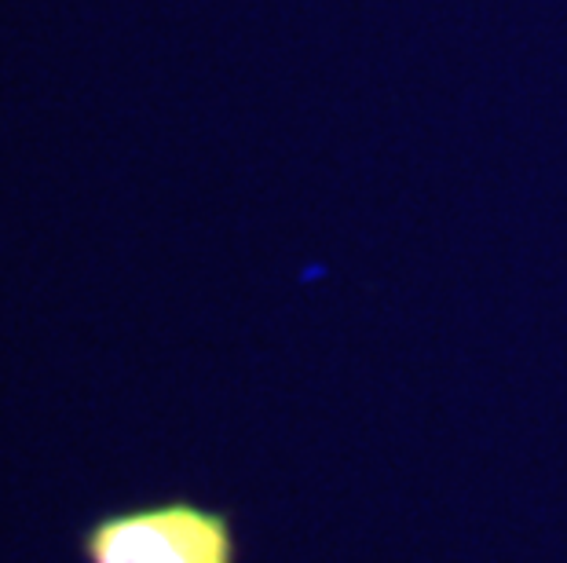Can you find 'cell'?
Here are the masks:
<instances>
[{"instance_id": "1", "label": "cell", "mask_w": 567, "mask_h": 563, "mask_svg": "<svg viewBox=\"0 0 567 563\" xmlns=\"http://www.w3.org/2000/svg\"><path fill=\"white\" fill-rule=\"evenodd\" d=\"M81 553L89 563H238V542L227 512L173 498L95 520Z\"/></svg>"}]
</instances>
